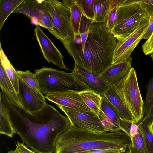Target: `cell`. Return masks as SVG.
<instances>
[{"mask_svg": "<svg viewBox=\"0 0 153 153\" xmlns=\"http://www.w3.org/2000/svg\"><path fill=\"white\" fill-rule=\"evenodd\" d=\"M0 99L8 110L16 134L26 146L37 153H54L58 138L70 126L68 117L47 104L40 110L30 112L1 91Z\"/></svg>", "mask_w": 153, "mask_h": 153, "instance_id": "1", "label": "cell"}, {"mask_svg": "<svg viewBox=\"0 0 153 153\" xmlns=\"http://www.w3.org/2000/svg\"><path fill=\"white\" fill-rule=\"evenodd\" d=\"M117 39L105 24L93 22L84 50L74 42L63 45L75 63L100 74L112 64Z\"/></svg>", "mask_w": 153, "mask_h": 153, "instance_id": "2", "label": "cell"}, {"mask_svg": "<svg viewBox=\"0 0 153 153\" xmlns=\"http://www.w3.org/2000/svg\"><path fill=\"white\" fill-rule=\"evenodd\" d=\"M131 144V137L123 131L95 133L71 125L58 138L54 153H76L108 148L125 151Z\"/></svg>", "mask_w": 153, "mask_h": 153, "instance_id": "3", "label": "cell"}, {"mask_svg": "<svg viewBox=\"0 0 153 153\" xmlns=\"http://www.w3.org/2000/svg\"><path fill=\"white\" fill-rule=\"evenodd\" d=\"M42 94L67 90L78 92L89 89L73 72L68 73L51 67L43 66L34 71Z\"/></svg>", "mask_w": 153, "mask_h": 153, "instance_id": "4", "label": "cell"}, {"mask_svg": "<svg viewBox=\"0 0 153 153\" xmlns=\"http://www.w3.org/2000/svg\"><path fill=\"white\" fill-rule=\"evenodd\" d=\"M147 16L139 0H121L117 6L116 19L110 31L117 41L123 40L135 31Z\"/></svg>", "mask_w": 153, "mask_h": 153, "instance_id": "5", "label": "cell"}, {"mask_svg": "<svg viewBox=\"0 0 153 153\" xmlns=\"http://www.w3.org/2000/svg\"><path fill=\"white\" fill-rule=\"evenodd\" d=\"M109 87L117 94L131 112L135 123H138L144 117V102L135 69L132 67L123 78Z\"/></svg>", "mask_w": 153, "mask_h": 153, "instance_id": "6", "label": "cell"}, {"mask_svg": "<svg viewBox=\"0 0 153 153\" xmlns=\"http://www.w3.org/2000/svg\"><path fill=\"white\" fill-rule=\"evenodd\" d=\"M43 3L51 19L52 34L63 44L74 42L70 9L57 0H44Z\"/></svg>", "mask_w": 153, "mask_h": 153, "instance_id": "7", "label": "cell"}, {"mask_svg": "<svg viewBox=\"0 0 153 153\" xmlns=\"http://www.w3.org/2000/svg\"><path fill=\"white\" fill-rule=\"evenodd\" d=\"M57 106L68 117L71 125L95 133L105 132L101 121L98 115L94 112L83 111L67 107Z\"/></svg>", "mask_w": 153, "mask_h": 153, "instance_id": "8", "label": "cell"}, {"mask_svg": "<svg viewBox=\"0 0 153 153\" xmlns=\"http://www.w3.org/2000/svg\"><path fill=\"white\" fill-rule=\"evenodd\" d=\"M149 22V18L147 16L133 33L126 39L117 41L112 64L127 59L131 56L132 52L142 39L148 27Z\"/></svg>", "mask_w": 153, "mask_h": 153, "instance_id": "9", "label": "cell"}, {"mask_svg": "<svg viewBox=\"0 0 153 153\" xmlns=\"http://www.w3.org/2000/svg\"><path fill=\"white\" fill-rule=\"evenodd\" d=\"M34 33L45 59L61 69L69 70L63 60V56L53 43L45 33L39 26H36Z\"/></svg>", "mask_w": 153, "mask_h": 153, "instance_id": "10", "label": "cell"}, {"mask_svg": "<svg viewBox=\"0 0 153 153\" xmlns=\"http://www.w3.org/2000/svg\"><path fill=\"white\" fill-rule=\"evenodd\" d=\"M18 94L23 108L30 112L39 111L47 104L45 97L41 91L30 86L20 77Z\"/></svg>", "mask_w": 153, "mask_h": 153, "instance_id": "11", "label": "cell"}, {"mask_svg": "<svg viewBox=\"0 0 153 153\" xmlns=\"http://www.w3.org/2000/svg\"><path fill=\"white\" fill-rule=\"evenodd\" d=\"M79 92L73 90L59 91L50 93L45 97L48 101L57 106L83 111H91L84 102Z\"/></svg>", "mask_w": 153, "mask_h": 153, "instance_id": "12", "label": "cell"}, {"mask_svg": "<svg viewBox=\"0 0 153 153\" xmlns=\"http://www.w3.org/2000/svg\"><path fill=\"white\" fill-rule=\"evenodd\" d=\"M105 132H113L120 130V118L114 108L105 95L102 96L98 114Z\"/></svg>", "mask_w": 153, "mask_h": 153, "instance_id": "13", "label": "cell"}, {"mask_svg": "<svg viewBox=\"0 0 153 153\" xmlns=\"http://www.w3.org/2000/svg\"><path fill=\"white\" fill-rule=\"evenodd\" d=\"M77 77L92 90L101 96L104 95L109 88L99 76L100 74L87 69L80 65L75 63L72 71Z\"/></svg>", "mask_w": 153, "mask_h": 153, "instance_id": "14", "label": "cell"}, {"mask_svg": "<svg viewBox=\"0 0 153 153\" xmlns=\"http://www.w3.org/2000/svg\"><path fill=\"white\" fill-rule=\"evenodd\" d=\"M132 58L112 64L99 75V77L110 86L123 78L132 68Z\"/></svg>", "mask_w": 153, "mask_h": 153, "instance_id": "15", "label": "cell"}, {"mask_svg": "<svg viewBox=\"0 0 153 153\" xmlns=\"http://www.w3.org/2000/svg\"><path fill=\"white\" fill-rule=\"evenodd\" d=\"M43 1L24 0L13 13H22L31 20L36 19L40 26L42 21L49 16L43 4Z\"/></svg>", "mask_w": 153, "mask_h": 153, "instance_id": "16", "label": "cell"}, {"mask_svg": "<svg viewBox=\"0 0 153 153\" xmlns=\"http://www.w3.org/2000/svg\"><path fill=\"white\" fill-rule=\"evenodd\" d=\"M121 0H97L94 4V21L105 24L108 16L114 7L117 6Z\"/></svg>", "mask_w": 153, "mask_h": 153, "instance_id": "17", "label": "cell"}, {"mask_svg": "<svg viewBox=\"0 0 153 153\" xmlns=\"http://www.w3.org/2000/svg\"><path fill=\"white\" fill-rule=\"evenodd\" d=\"M104 95L113 106L120 118L135 123L131 112L117 94L110 87L105 91Z\"/></svg>", "mask_w": 153, "mask_h": 153, "instance_id": "18", "label": "cell"}, {"mask_svg": "<svg viewBox=\"0 0 153 153\" xmlns=\"http://www.w3.org/2000/svg\"><path fill=\"white\" fill-rule=\"evenodd\" d=\"M0 85L1 91L12 102L23 108L22 102L0 63Z\"/></svg>", "mask_w": 153, "mask_h": 153, "instance_id": "19", "label": "cell"}, {"mask_svg": "<svg viewBox=\"0 0 153 153\" xmlns=\"http://www.w3.org/2000/svg\"><path fill=\"white\" fill-rule=\"evenodd\" d=\"M0 59L1 63L9 79L12 83L17 94L19 93V77L16 71L10 63L4 53L0 44Z\"/></svg>", "mask_w": 153, "mask_h": 153, "instance_id": "20", "label": "cell"}, {"mask_svg": "<svg viewBox=\"0 0 153 153\" xmlns=\"http://www.w3.org/2000/svg\"><path fill=\"white\" fill-rule=\"evenodd\" d=\"M0 133L11 138L14 134H16L11 123L8 110L1 99L0 103Z\"/></svg>", "mask_w": 153, "mask_h": 153, "instance_id": "21", "label": "cell"}, {"mask_svg": "<svg viewBox=\"0 0 153 153\" xmlns=\"http://www.w3.org/2000/svg\"><path fill=\"white\" fill-rule=\"evenodd\" d=\"M147 93L144 102L143 119L149 126L153 120V76L146 86Z\"/></svg>", "mask_w": 153, "mask_h": 153, "instance_id": "22", "label": "cell"}, {"mask_svg": "<svg viewBox=\"0 0 153 153\" xmlns=\"http://www.w3.org/2000/svg\"><path fill=\"white\" fill-rule=\"evenodd\" d=\"M79 93L91 110L98 115L100 105L102 96L94 91L88 89Z\"/></svg>", "mask_w": 153, "mask_h": 153, "instance_id": "23", "label": "cell"}, {"mask_svg": "<svg viewBox=\"0 0 153 153\" xmlns=\"http://www.w3.org/2000/svg\"><path fill=\"white\" fill-rule=\"evenodd\" d=\"M24 0H0V31L7 18Z\"/></svg>", "mask_w": 153, "mask_h": 153, "instance_id": "24", "label": "cell"}, {"mask_svg": "<svg viewBox=\"0 0 153 153\" xmlns=\"http://www.w3.org/2000/svg\"><path fill=\"white\" fill-rule=\"evenodd\" d=\"M62 2L71 12L72 25L75 35L79 34L80 23L82 13L74 0H62Z\"/></svg>", "mask_w": 153, "mask_h": 153, "instance_id": "25", "label": "cell"}, {"mask_svg": "<svg viewBox=\"0 0 153 153\" xmlns=\"http://www.w3.org/2000/svg\"><path fill=\"white\" fill-rule=\"evenodd\" d=\"M131 144L128 153H150L143 136L140 130L131 137Z\"/></svg>", "mask_w": 153, "mask_h": 153, "instance_id": "26", "label": "cell"}, {"mask_svg": "<svg viewBox=\"0 0 153 153\" xmlns=\"http://www.w3.org/2000/svg\"><path fill=\"white\" fill-rule=\"evenodd\" d=\"M82 14L88 19L94 21V4L97 0H74Z\"/></svg>", "mask_w": 153, "mask_h": 153, "instance_id": "27", "label": "cell"}, {"mask_svg": "<svg viewBox=\"0 0 153 153\" xmlns=\"http://www.w3.org/2000/svg\"><path fill=\"white\" fill-rule=\"evenodd\" d=\"M143 118L138 123V128L145 140L150 153H153V134Z\"/></svg>", "mask_w": 153, "mask_h": 153, "instance_id": "28", "label": "cell"}, {"mask_svg": "<svg viewBox=\"0 0 153 153\" xmlns=\"http://www.w3.org/2000/svg\"><path fill=\"white\" fill-rule=\"evenodd\" d=\"M16 71L19 77L27 85L41 91L36 76L34 73H32L28 70L25 71L17 70Z\"/></svg>", "mask_w": 153, "mask_h": 153, "instance_id": "29", "label": "cell"}, {"mask_svg": "<svg viewBox=\"0 0 153 153\" xmlns=\"http://www.w3.org/2000/svg\"><path fill=\"white\" fill-rule=\"evenodd\" d=\"M138 123L120 119V130L126 133L131 137L135 134L139 130Z\"/></svg>", "mask_w": 153, "mask_h": 153, "instance_id": "30", "label": "cell"}, {"mask_svg": "<svg viewBox=\"0 0 153 153\" xmlns=\"http://www.w3.org/2000/svg\"><path fill=\"white\" fill-rule=\"evenodd\" d=\"M140 6L149 18H153V0H139Z\"/></svg>", "mask_w": 153, "mask_h": 153, "instance_id": "31", "label": "cell"}, {"mask_svg": "<svg viewBox=\"0 0 153 153\" xmlns=\"http://www.w3.org/2000/svg\"><path fill=\"white\" fill-rule=\"evenodd\" d=\"M94 22L82 14L80 23L79 34H80L88 30L92 23Z\"/></svg>", "mask_w": 153, "mask_h": 153, "instance_id": "32", "label": "cell"}, {"mask_svg": "<svg viewBox=\"0 0 153 153\" xmlns=\"http://www.w3.org/2000/svg\"><path fill=\"white\" fill-rule=\"evenodd\" d=\"M117 6L113 8L109 13L105 23L106 27L110 31L112 29L116 19Z\"/></svg>", "mask_w": 153, "mask_h": 153, "instance_id": "33", "label": "cell"}, {"mask_svg": "<svg viewBox=\"0 0 153 153\" xmlns=\"http://www.w3.org/2000/svg\"><path fill=\"white\" fill-rule=\"evenodd\" d=\"M125 151L117 149H97L83 151L76 153H118L124 152Z\"/></svg>", "mask_w": 153, "mask_h": 153, "instance_id": "34", "label": "cell"}, {"mask_svg": "<svg viewBox=\"0 0 153 153\" xmlns=\"http://www.w3.org/2000/svg\"><path fill=\"white\" fill-rule=\"evenodd\" d=\"M142 49L146 55L153 52V33L150 38L142 46Z\"/></svg>", "mask_w": 153, "mask_h": 153, "instance_id": "35", "label": "cell"}, {"mask_svg": "<svg viewBox=\"0 0 153 153\" xmlns=\"http://www.w3.org/2000/svg\"><path fill=\"white\" fill-rule=\"evenodd\" d=\"M15 151L16 153H37L30 150L24 143L17 142Z\"/></svg>", "mask_w": 153, "mask_h": 153, "instance_id": "36", "label": "cell"}, {"mask_svg": "<svg viewBox=\"0 0 153 153\" xmlns=\"http://www.w3.org/2000/svg\"><path fill=\"white\" fill-rule=\"evenodd\" d=\"M153 33V18H149L148 27L142 39L148 40Z\"/></svg>", "mask_w": 153, "mask_h": 153, "instance_id": "37", "label": "cell"}, {"mask_svg": "<svg viewBox=\"0 0 153 153\" xmlns=\"http://www.w3.org/2000/svg\"><path fill=\"white\" fill-rule=\"evenodd\" d=\"M89 30L80 34L82 41L81 50L82 51L84 50V48L89 32Z\"/></svg>", "mask_w": 153, "mask_h": 153, "instance_id": "38", "label": "cell"}, {"mask_svg": "<svg viewBox=\"0 0 153 153\" xmlns=\"http://www.w3.org/2000/svg\"><path fill=\"white\" fill-rule=\"evenodd\" d=\"M74 42L77 44H80L82 43L81 39L80 34L75 35Z\"/></svg>", "mask_w": 153, "mask_h": 153, "instance_id": "39", "label": "cell"}, {"mask_svg": "<svg viewBox=\"0 0 153 153\" xmlns=\"http://www.w3.org/2000/svg\"><path fill=\"white\" fill-rule=\"evenodd\" d=\"M149 127L151 131L153 134V120L150 125L149 126Z\"/></svg>", "mask_w": 153, "mask_h": 153, "instance_id": "40", "label": "cell"}, {"mask_svg": "<svg viewBox=\"0 0 153 153\" xmlns=\"http://www.w3.org/2000/svg\"><path fill=\"white\" fill-rule=\"evenodd\" d=\"M7 153H16L15 151H13L12 150H11L8 151V152Z\"/></svg>", "mask_w": 153, "mask_h": 153, "instance_id": "41", "label": "cell"}, {"mask_svg": "<svg viewBox=\"0 0 153 153\" xmlns=\"http://www.w3.org/2000/svg\"><path fill=\"white\" fill-rule=\"evenodd\" d=\"M150 57L153 62V52L150 54Z\"/></svg>", "mask_w": 153, "mask_h": 153, "instance_id": "42", "label": "cell"}, {"mask_svg": "<svg viewBox=\"0 0 153 153\" xmlns=\"http://www.w3.org/2000/svg\"><path fill=\"white\" fill-rule=\"evenodd\" d=\"M48 18H47V19H46L45 20H44V21L42 22V23H43V22H44L45 20H46V19H48ZM42 24H41V25H42Z\"/></svg>", "mask_w": 153, "mask_h": 153, "instance_id": "43", "label": "cell"}, {"mask_svg": "<svg viewBox=\"0 0 153 153\" xmlns=\"http://www.w3.org/2000/svg\"><path fill=\"white\" fill-rule=\"evenodd\" d=\"M124 153V152H120V153Z\"/></svg>", "mask_w": 153, "mask_h": 153, "instance_id": "44", "label": "cell"}]
</instances>
